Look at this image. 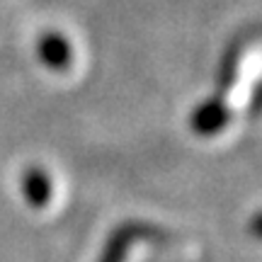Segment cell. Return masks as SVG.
I'll return each mask as SVG.
<instances>
[{
	"mask_svg": "<svg viewBox=\"0 0 262 262\" xmlns=\"http://www.w3.org/2000/svg\"><path fill=\"white\" fill-rule=\"evenodd\" d=\"M37 54L39 61L51 71H66L73 61V49L68 44V39L63 34H58V32H47L39 39Z\"/></svg>",
	"mask_w": 262,
	"mask_h": 262,
	"instance_id": "cell-2",
	"label": "cell"
},
{
	"mask_svg": "<svg viewBox=\"0 0 262 262\" xmlns=\"http://www.w3.org/2000/svg\"><path fill=\"white\" fill-rule=\"evenodd\" d=\"M250 231H253L257 238H262V214L260 216H255L253 221H250Z\"/></svg>",
	"mask_w": 262,
	"mask_h": 262,
	"instance_id": "cell-5",
	"label": "cell"
},
{
	"mask_svg": "<svg viewBox=\"0 0 262 262\" xmlns=\"http://www.w3.org/2000/svg\"><path fill=\"white\" fill-rule=\"evenodd\" d=\"M22 189L32 206H44L51 199V180L41 168H29L22 178Z\"/></svg>",
	"mask_w": 262,
	"mask_h": 262,
	"instance_id": "cell-3",
	"label": "cell"
},
{
	"mask_svg": "<svg viewBox=\"0 0 262 262\" xmlns=\"http://www.w3.org/2000/svg\"><path fill=\"white\" fill-rule=\"evenodd\" d=\"M241 51H243V44H231L228 51L221 58V66H219V93L224 97L226 90H231L235 85V78H238V63H241Z\"/></svg>",
	"mask_w": 262,
	"mask_h": 262,
	"instance_id": "cell-4",
	"label": "cell"
},
{
	"mask_svg": "<svg viewBox=\"0 0 262 262\" xmlns=\"http://www.w3.org/2000/svg\"><path fill=\"white\" fill-rule=\"evenodd\" d=\"M231 122V110L226 107L221 95H211L189 114V129L196 136H214Z\"/></svg>",
	"mask_w": 262,
	"mask_h": 262,
	"instance_id": "cell-1",
	"label": "cell"
}]
</instances>
